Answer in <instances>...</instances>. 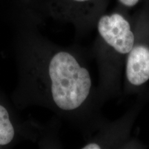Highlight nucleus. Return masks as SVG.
<instances>
[{
  "instance_id": "1",
  "label": "nucleus",
  "mask_w": 149,
  "mask_h": 149,
  "mask_svg": "<svg viewBox=\"0 0 149 149\" xmlns=\"http://www.w3.org/2000/svg\"><path fill=\"white\" fill-rule=\"evenodd\" d=\"M53 103L64 111H73L88 98L92 88L91 73L69 52L59 51L50 57L46 68Z\"/></svg>"
},
{
  "instance_id": "2",
  "label": "nucleus",
  "mask_w": 149,
  "mask_h": 149,
  "mask_svg": "<svg viewBox=\"0 0 149 149\" xmlns=\"http://www.w3.org/2000/svg\"><path fill=\"white\" fill-rule=\"evenodd\" d=\"M97 31L106 44L120 55H127L135 45V35L129 22L119 13L102 16Z\"/></svg>"
},
{
  "instance_id": "3",
  "label": "nucleus",
  "mask_w": 149,
  "mask_h": 149,
  "mask_svg": "<svg viewBox=\"0 0 149 149\" xmlns=\"http://www.w3.org/2000/svg\"><path fill=\"white\" fill-rule=\"evenodd\" d=\"M126 77L131 85L141 86L149 79V48L135 44L127 55Z\"/></svg>"
},
{
  "instance_id": "4",
  "label": "nucleus",
  "mask_w": 149,
  "mask_h": 149,
  "mask_svg": "<svg viewBox=\"0 0 149 149\" xmlns=\"http://www.w3.org/2000/svg\"><path fill=\"white\" fill-rule=\"evenodd\" d=\"M15 135V131L8 112L0 104V148L10 144L13 140Z\"/></svg>"
},
{
  "instance_id": "5",
  "label": "nucleus",
  "mask_w": 149,
  "mask_h": 149,
  "mask_svg": "<svg viewBox=\"0 0 149 149\" xmlns=\"http://www.w3.org/2000/svg\"><path fill=\"white\" fill-rule=\"evenodd\" d=\"M83 149H100L102 148L101 145L97 144L96 142H90L88 144H85L83 147H81Z\"/></svg>"
},
{
  "instance_id": "6",
  "label": "nucleus",
  "mask_w": 149,
  "mask_h": 149,
  "mask_svg": "<svg viewBox=\"0 0 149 149\" xmlns=\"http://www.w3.org/2000/svg\"><path fill=\"white\" fill-rule=\"evenodd\" d=\"M122 4L128 7L134 6L139 2V0H119Z\"/></svg>"
},
{
  "instance_id": "7",
  "label": "nucleus",
  "mask_w": 149,
  "mask_h": 149,
  "mask_svg": "<svg viewBox=\"0 0 149 149\" xmlns=\"http://www.w3.org/2000/svg\"><path fill=\"white\" fill-rule=\"evenodd\" d=\"M71 1H76V2H86V1H91V0H71Z\"/></svg>"
}]
</instances>
